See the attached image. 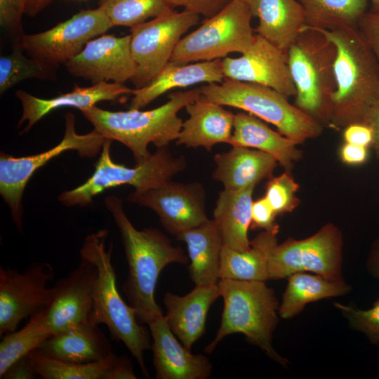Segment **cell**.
Segmentation results:
<instances>
[{
	"label": "cell",
	"instance_id": "cell-43",
	"mask_svg": "<svg viewBox=\"0 0 379 379\" xmlns=\"http://www.w3.org/2000/svg\"><path fill=\"white\" fill-rule=\"evenodd\" d=\"M345 142L368 147L373 142V131L371 126L362 123H354L345 127L343 133Z\"/></svg>",
	"mask_w": 379,
	"mask_h": 379
},
{
	"label": "cell",
	"instance_id": "cell-33",
	"mask_svg": "<svg viewBox=\"0 0 379 379\" xmlns=\"http://www.w3.org/2000/svg\"><path fill=\"white\" fill-rule=\"evenodd\" d=\"M52 335L45 310L32 315L20 330L4 335L0 343V378L15 361L39 348Z\"/></svg>",
	"mask_w": 379,
	"mask_h": 379
},
{
	"label": "cell",
	"instance_id": "cell-5",
	"mask_svg": "<svg viewBox=\"0 0 379 379\" xmlns=\"http://www.w3.org/2000/svg\"><path fill=\"white\" fill-rule=\"evenodd\" d=\"M218 285L224 302L221 322L204 352L212 353L227 335L240 333L273 360L284 364L285 359L272 345L279 309L274 291L261 281L220 279Z\"/></svg>",
	"mask_w": 379,
	"mask_h": 379
},
{
	"label": "cell",
	"instance_id": "cell-18",
	"mask_svg": "<svg viewBox=\"0 0 379 379\" xmlns=\"http://www.w3.org/2000/svg\"><path fill=\"white\" fill-rule=\"evenodd\" d=\"M95 265L80 258L79 265L50 288V301L44 309L53 334L91 321Z\"/></svg>",
	"mask_w": 379,
	"mask_h": 379
},
{
	"label": "cell",
	"instance_id": "cell-22",
	"mask_svg": "<svg viewBox=\"0 0 379 379\" xmlns=\"http://www.w3.org/2000/svg\"><path fill=\"white\" fill-rule=\"evenodd\" d=\"M185 108L189 117L182 122L177 145L201 147L210 152L218 143H229L234 114L201 95Z\"/></svg>",
	"mask_w": 379,
	"mask_h": 379
},
{
	"label": "cell",
	"instance_id": "cell-37",
	"mask_svg": "<svg viewBox=\"0 0 379 379\" xmlns=\"http://www.w3.org/2000/svg\"><path fill=\"white\" fill-rule=\"evenodd\" d=\"M298 185L289 171L271 177L265 186V197L276 215L291 212L298 204Z\"/></svg>",
	"mask_w": 379,
	"mask_h": 379
},
{
	"label": "cell",
	"instance_id": "cell-47",
	"mask_svg": "<svg viewBox=\"0 0 379 379\" xmlns=\"http://www.w3.org/2000/svg\"><path fill=\"white\" fill-rule=\"evenodd\" d=\"M364 124L373 129L374 138L372 146L375 155L379 158V100L368 112Z\"/></svg>",
	"mask_w": 379,
	"mask_h": 379
},
{
	"label": "cell",
	"instance_id": "cell-38",
	"mask_svg": "<svg viewBox=\"0 0 379 379\" xmlns=\"http://www.w3.org/2000/svg\"><path fill=\"white\" fill-rule=\"evenodd\" d=\"M336 306L347 315L354 327L364 332L372 340L379 343V299L367 310H355L339 304Z\"/></svg>",
	"mask_w": 379,
	"mask_h": 379
},
{
	"label": "cell",
	"instance_id": "cell-40",
	"mask_svg": "<svg viewBox=\"0 0 379 379\" xmlns=\"http://www.w3.org/2000/svg\"><path fill=\"white\" fill-rule=\"evenodd\" d=\"M231 0H164L172 9L178 6L184 11L211 18L220 11Z\"/></svg>",
	"mask_w": 379,
	"mask_h": 379
},
{
	"label": "cell",
	"instance_id": "cell-9",
	"mask_svg": "<svg viewBox=\"0 0 379 379\" xmlns=\"http://www.w3.org/2000/svg\"><path fill=\"white\" fill-rule=\"evenodd\" d=\"M252 17L246 0H231L220 11L206 18L197 29L181 39L171 61L188 64L223 59L232 53L244 54L255 39Z\"/></svg>",
	"mask_w": 379,
	"mask_h": 379
},
{
	"label": "cell",
	"instance_id": "cell-26",
	"mask_svg": "<svg viewBox=\"0 0 379 379\" xmlns=\"http://www.w3.org/2000/svg\"><path fill=\"white\" fill-rule=\"evenodd\" d=\"M253 17L259 20L256 34L287 53L306 25L305 11L298 0H246Z\"/></svg>",
	"mask_w": 379,
	"mask_h": 379
},
{
	"label": "cell",
	"instance_id": "cell-42",
	"mask_svg": "<svg viewBox=\"0 0 379 379\" xmlns=\"http://www.w3.org/2000/svg\"><path fill=\"white\" fill-rule=\"evenodd\" d=\"M357 27L371 48L379 65V11L366 12Z\"/></svg>",
	"mask_w": 379,
	"mask_h": 379
},
{
	"label": "cell",
	"instance_id": "cell-32",
	"mask_svg": "<svg viewBox=\"0 0 379 379\" xmlns=\"http://www.w3.org/2000/svg\"><path fill=\"white\" fill-rule=\"evenodd\" d=\"M308 27L333 30L357 27L366 13L368 0H298Z\"/></svg>",
	"mask_w": 379,
	"mask_h": 379
},
{
	"label": "cell",
	"instance_id": "cell-10",
	"mask_svg": "<svg viewBox=\"0 0 379 379\" xmlns=\"http://www.w3.org/2000/svg\"><path fill=\"white\" fill-rule=\"evenodd\" d=\"M65 131L62 140L55 147L34 155L13 157L1 153L0 194L8 206L13 221L22 232V197L29 180L41 167L53 158L69 150H75L81 157H95L106 138L95 129L86 134H79L75 130V116L67 112L65 116Z\"/></svg>",
	"mask_w": 379,
	"mask_h": 379
},
{
	"label": "cell",
	"instance_id": "cell-1",
	"mask_svg": "<svg viewBox=\"0 0 379 379\" xmlns=\"http://www.w3.org/2000/svg\"><path fill=\"white\" fill-rule=\"evenodd\" d=\"M105 204L120 232L128 263L123 291L135 310L138 321L148 324L163 314L154 298L160 273L170 264H187L189 258L158 229L137 230L125 213L122 201L118 197H106Z\"/></svg>",
	"mask_w": 379,
	"mask_h": 379
},
{
	"label": "cell",
	"instance_id": "cell-3",
	"mask_svg": "<svg viewBox=\"0 0 379 379\" xmlns=\"http://www.w3.org/2000/svg\"><path fill=\"white\" fill-rule=\"evenodd\" d=\"M200 96L197 88L171 93L166 102L146 111L129 109L112 112L95 105L80 111L103 136L127 147L135 163L139 164L151 156L148 150L150 143L162 148L176 140L183 122L178 112Z\"/></svg>",
	"mask_w": 379,
	"mask_h": 379
},
{
	"label": "cell",
	"instance_id": "cell-44",
	"mask_svg": "<svg viewBox=\"0 0 379 379\" xmlns=\"http://www.w3.org/2000/svg\"><path fill=\"white\" fill-rule=\"evenodd\" d=\"M38 375L29 355L15 361L0 378L33 379Z\"/></svg>",
	"mask_w": 379,
	"mask_h": 379
},
{
	"label": "cell",
	"instance_id": "cell-39",
	"mask_svg": "<svg viewBox=\"0 0 379 379\" xmlns=\"http://www.w3.org/2000/svg\"><path fill=\"white\" fill-rule=\"evenodd\" d=\"M28 0H0V25L16 39L23 34L22 17Z\"/></svg>",
	"mask_w": 379,
	"mask_h": 379
},
{
	"label": "cell",
	"instance_id": "cell-6",
	"mask_svg": "<svg viewBox=\"0 0 379 379\" xmlns=\"http://www.w3.org/2000/svg\"><path fill=\"white\" fill-rule=\"evenodd\" d=\"M336 53L324 34L306 26L286 53L296 91L294 105L320 123L331 122Z\"/></svg>",
	"mask_w": 379,
	"mask_h": 379
},
{
	"label": "cell",
	"instance_id": "cell-29",
	"mask_svg": "<svg viewBox=\"0 0 379 379\" xmlns=\"http://www.w3.org/2000/svg\"><path fill=\"white\" fill-rule=\"evenodd\" d=\"M254 186L219 192L213 211V221L223 246L244 251L250 248L248 230L251 225Z\"/></svg>",
	"mask_w": 379,
	"mask_h": 379
},
{
	"label": "cell",
	"instance_id": "cell-20",
	"mask_svg": "<svg viewBox=\"0 0 379 379\" xmlns=\"http://www.w3.org/2000/svg\"><path fill=\"white\" fill-rule=\"evenodd\" d=\"M219 297L220 290L218 284L195 286L183 296L165 293L163 302L166 321L172 333L188 350H191L204 335L209 308Z\"/></svg>",
	"mask_w": 379,
	"mask_h": 379
},
{
	"label": "cell",
	"instance_id": "cell-15",
	"mask_svg": "<svg viewBox=\"0 0 379 379\" xmlns=\"http://www.w3.org/2000/svg\"><path fill=\"white\" fill-rule=\"evenodd\" d=\"M127 199L129 202L152 209L164 229L175 237L209 220L206 211V191L200 182L170 180L148 190L134 191Z\"/></svg>",
	"mask_w": 379,
	"mask_h": 379
},
{
	"label": "cell",
	"instance_id": "cell-48",
	"mask_svg": "<svg viewBox=\"0 0 379 379\" xmlns=\"http://www.w3.org/2000/svg\"><path fill=\"white\" fill-rule=\"evenodd\" d=\"M53 1V0H28L25 7V14L30 17H34Z\"/></svg>",
	"mask_w": 379,
	"mask_h": 379
},
{
	"label": "cell",
	"instance_id": "cell-17",
	"mask_svg": "<svg viewBox=\"0 0 379 379\" xmlns=\"http://www.w3.org/2000/svg\"><path fill=\"white\" fill-rule=\"evenodd\" d=\"M65 66L72 76L90 80L93 84L131 81L136 72L131 50V34L98 36L89 41Z\"/></svg>",
	"mask_w": 379,
	"mask_h": 379
},
{
	"label": "cell",
	"instance_id": "cell-2",
	"mask_svg": "<svg viewBox=\"0 0 379 379\" xmlns=\"http://www.w3.org/2000/svg\"><path fill=\"white\" fill-rule=\"evenodd\" d=\"M313 29L324 34L336 48V88L329 125L346 127L364 124L368 112L379 100V65L375 55L357 27Z\"/></svg>",
	"mask_w": 379,
	"mask_h": 379
},
{
	"label": "cell",
	"instance_id": "cell-19",
	"mask_svg": "<svg viewBox=\"0 0 379 379\" xmlns=\"http://www.w3.org/2000/svg\"><path fill=\"white\" fill-rule=\"evenodd\" d=\"M153 340V364L157 379H207L212 364L203 354H193L176 339L164 314L147 324Z\"/></svg>",
	"mask_w": 379,
	"mask_h": 379
},
{
	"label": "cell",
	"instance_id": "cell-16",
	"mask_svg": "<svg viewBox=\"0 0 379 379\" xmlns=\"http://www.w3.org/2000/svg\"><path fill=\"white\" fill-rule=\"evenodd\" d=\"M225 78L271 88L286 98L295 97L287 53L255 34L249 49L238 58L222 59Z\"/></svg>",
	"mask_w": 379,
	"mask_h": 379
},
{
	"label": "cell",
	"instance_id": "cell-24",
	"mask_svg": "<svg viewBox=\"0 0 379 379\" xmlns=\"http://www.w3.org/2000/svg\"><path fill=\"white\" fill-rule=\"evenodd\" d=\"M97 325L85 321L47 338L37 348L44 354L64 361L91 363L110 357V342Z\"/></svg>",
	"mask_w": 379,
	"mask_h": 379
},
{
	"label": "cell",
	"instance_id": "cell-8",
	"mask_svg": "<svg viewBox=\"0 0 379 379\" xmlns=\"http://www.w3.org/2000/svg\"><path fill=\"white\" fill-rule=\"evenodd\" d=\"M112 141L106 139L92 175L77 187L61 193L60 202L66 206H85L101 192L124 185H131L138 192L148 190L172 180L186 168L185 158L173 155L167 147L157 148L147 160L135 166L117 164L110 154Z\"/></svg>",
	"mask_w": 379,
	"mask_h": 379
},
{
	"label": "cell",
	"instance_id": "cell-41",
	"mask_svg": "<svg viewBox=\"0 0 379 379\" xmlns=\"http://www.w3.org/2000/svg\"><path fill=\"white\" fill-rule=\"evenodd\" d=\"M251 215V226L253 229L260 228L267 231L279 230L274 221L277 215L265 197L253 201Z\"/></svg>",
	"mask_w": 379,
	"mask_h": 379
},
{
	"label": "cell",
	"instance_id": "cell-31",
	"mask_svg": "<svg viewBox=\"0 0 379 379\" xmlns=\"http://www.w3.org/2000/svg\"><path fill=\"white\" fill-rule=\"evenodd\" d=\"M348 286L342 280H330L321 275H312L302 272L289 276L282 302L279 307L284 319L298 314L309 302L345 293Z\"/></svg>",
	"mask_w": 379,
	"mask_h": 379
},
{
	"label": "cell",
	"instance_id": "cell-7",
	"mask_svg": "<svg viewBox=\"0 0 379 379\" xmlns=\"http://www.w3.org/2000/svg\"><path fill=\"white\" fill-rule=\"evenodd\" d=\"M199 88L201 96L222 106L235 107L275 126L296 145L318 137L321 124L288 102L277 91L257 84L225 78Z\"/></svg>",
	"mask_w": 379,
	"mask_h": 379
},
{
	"label": "cell",
	"instance_id": "cell-11",
	"mask_svg": "<svg viewBox=\"0 0 379 379\" xmlns=\"http://www.w3.org/2000/svg\"><path fill=\"white\" fill-rule=\"evenodd\" d=\"M199 15L173 9L130 28L131 50L136 72L131 79L135 88L147 85L171 61L183 34Z\"/></svg>",
	"mask_w": 379,
	"mask_h": 379
},
{
	"label": "cell",
	"instance_id": "cell-27",
	"mask_svg": "<svg viewBox=\"0 0 379 379\" xmlns=\"http://www.w3.org/2000/svg\"><path fill=\"white\" fill-rule=\"evenodd\" d=\"M228 144L264 152L273 157L286 171L302 154L293 140L270 128L258 117L244 112L234 114L233 132Z\"/></svg>",
	"mask_w": 379,
	"mask_h": 379
},
{
	"label": "cell",
	"instance_id": "cell-50",
	"mask_svg": "<svg viewBox=\"0 0 379 379\" xmlns=\"http://www.w3.org/2000/svg\"><path fill=\"white\" fill-rule=\"evenodd\" d=\"M373 4V11H379V0H371Z\"/></svg>",
	"mask_w": 379,
	"mask_h": 379
},
{
	"label": "cell",
	"instance_id": "cell-46",
	"mask_svg": "<svg viewBox=\"0 0 379 379\" xmlns=\"http://www.w3.org/2000/svg\"><path fill=\"white\" fill-rule=\"evenodd\" d=\"M131 361L126 357H117L109 368L106 379H135Z\"/></svg>",
	"mask_w": 379,
	"mask_h": 379
},
{
	"label": "cell",
	"instance_id": "cell-13",
	"mask_svg": "<svg viewBox=\"0 0 379 379\" xmlns=\"http://www.w3.org/2000/svg\"><path fill=\"white\" fill-rule=\"evenodd\" d=\"M341 239L329 224L310 237L276 244L268 260L269 279L310 271L330 280H341Z\"/></svg>",
	"mask_w": 379,
	"mask_h": 379
},
{
	"label": "cell",
	"instance_id": "cell-25",
	"mask_svg": "<svg viewBox=\"0 0 379 379\" xmlns=\"http://www.w3.org/2000/svg\"><path fill=\"white\" fill-rule=\"evenodd\" d=\"M213 161V179L230 190L255 187L263 179L270 178L278 163L264 152L244 147H232L216 154Z\"/></svg>",
	"mask_w": 379,
	"mask_h": 379
},
{
	"label": "cell",
	"instance_id": "cell-35",
	"mask_svg": "<svg viewBox=\"0 0 379 379\" xmlns=\"http://www.w3.org/2000/svg\"><path fill=\"white\" fill-rule=\"evenodd\" d=\"M23 50L14 44L12 51L0 58V93L27 79L53 80L58 66L44 61L27 58Z\"/></svg>",
	"mask_w": 379,
	"mask_h": 379
},
{
	"label": "cell",
	"instance_id": "cell-4",
	"mask_svg": "<svg viewBox=\"0 0 379 379\" xmlns=\"http://www.w3.org/2000/svg\"><path fill=\"white\" fill-rule=\"evenodd\" d=\"M107 234V230H101L88 235L79 251L81 258L96 268L91 321L104 324L111 336L121 341L135 357L144 376L149 378L144 359L145 351L152 347L149 331L138 324L135 310L119 294L112 262L113 246H106Z\"/></svg>",
	"mask_w": 379,
	"mask_h": 379
},
{
	"label": "cell",
	"instance_id": "cell-34",
	"mask_svg": "<svg viewBox=\"0 0 379 379\" xmlns=\"http://www.w3.org/2000/svg\"><path fill=\"white\" fill-rule=\"evenodd\" d=\"M28 355L38 375L44 379H106L117 357L113 353L100 361L72 363L51 357L38 349Z\"/></svg>",
	"mask_w": 379,
	"mask_h": 379
},
{
	"label": "cell",
	"instance_id": "cell-36",
	"mask_svg": "<svg viewBox=\"0 0 379 379\" xmlns=\"http://www.w3.org/2000/svg\"><path fill=\"white\" fill-rule=\"evenodd\" d=\"M113 26L130 28L172 10L164 0H98Z\"/></svg>",
	"mask_w": 379,
	"mask_h": 379
},
{
	"label": "cell",
	"instance_id": "cell-14",
	"mask_svg": "<svg viewBox=\"0 0 379 379\" xmlns=\"http://www.w3.org/2000/svg\"><path fill=\"white\" fill-rule=\"evenodd\" d=\"M53 270L48 262H34L22 272L0 268V335L16 331L26 317L44 310L50 301L48 283Z\"/></svg>",
	"mask_w": 379,
	"mask_h": 379
},
{
	"label": "cell",
	"instance_id": "cell-49",
	"mask_svg": "<svg viewBox=\"0 0 379 379\" xmlns=\"http://www.w3.org/2000/svg\"><path fill=\"white\" fill-rule=\"evenodd\" d=\"M373 263L378 274L379 275V245L378 246L373 256Z\"/></svg>",
	"mask_w": 379,
	"mask_h": 379
},
{
	"label": "cell",
	"instance_id": "cell-23",
	"mask_svg": "<svg viewBox=\"0 0 379 379\" xmlns=\"http://www.w3.org/2000/svg\"><path fill=\"white\" fill-rule=\"evenodd\" d=\"M224 79L222 59L188 64L170 61L147 85L133 89L129 109H140L174 88L200 83H221Z\"/></svg>",
	"mask_w": 379,
	"mask_h": 379
},
{
	"label": "cell",
	"instance_id": "cell-12",
	"mask_svg": "<svg viewBox=\"0 0 379 379\" xmlns=\"http://www.w3.org/2000/svg\"><path fill=\"white\" fill-rule=\"evenodd\" d=\"M112 27L102 8L81 10L46 31L22 34L15 44L29 57L58 66L77 55L89 41Z\"/></svg>",
	"mask_w": 379,
	"mask_h": 379
},
{
	"label": "cell",
	"instance_id": "cell-45",
	"mask_svg": "<svg viewBox=\"0 0 379 379\" xmlns=\"http://www.w3.org/2000/svg\"><path fill=\"white\" fill-rule=\"evenodd\" d=\"M342 161L350 165H359L368 158V147L346 142L340 152Z\"/></svg>",
	"mask_w": 379,
	"mask_h": 379
},
{
	"label": "cell",
	"instance_id": "cell-28",
	"mask_svg": "<svg viewBox=\"0 0 379 379\" xmlns=\"http://www.w3.org/2000/svg\"><path fill=\"white\" fill-rule=\"evenodd\" d=\"M176 239L187 246L190 277L195 286L218 284L223 243L213 220L182 232Z\"/></svg>",
	"mask_w": 379,
	"mask_h": 379
},
{
	"label": "cell",
	"instance_id": "cell-21",
	"mask_svg": "<svg viewBox=\"0 0 379 379\" xmlns=\"http://www.w3.org/2000/svg\"><path fill=\"white\" fill-rule=\"evenodd\" d=\"M133 89L124 84L102 81L90 86L75 85L72 91L60 93L51 98H40L25 91L15 92L22 104V114L18 126L27 121L23 132H27L41 119L51 112L64 107H77L79 110L105 100H114L120 96L131 94Z\"/></svg>",
	"mask_w": 379,
	"mask_h": 379
},
{
	"label": "cell",
	"instance_id": "cell-30",
	"mask_svg": "<svg viewBox=\"0 0 379 379\" xmlns=\"http://www.w3.org/2000/svg\"><path fill=\"white\" fill-rule=\"evenodd\" d=\"M279 230H264L250 241L244 251L222 246L220 255V279L240 281L269 280L268 260L277 244Z\"/></svg>",
	"mask_w": 379,
	"mask_h": 379
}]
</instances>
